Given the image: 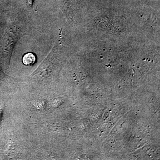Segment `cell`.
I'll return each mask as SVG.
<instances>
[{
	"label": "cell",
	"mask_w": 160,
	"mask_h": 160,
	"mask_svg": "<svg viewBox=\"0 0 160 160\" xmlns=\"http://www.w3.org/2000/svg\"><path fill=\"white\" fill-rule=\"evenodd\" d=\"M26 4L29 6H32L33 2V0H25Z\"/></svg>",
	"instance_id": "7a4b0ae2"
},
{
	"label": "cell",
	"mask_w": 160,
	"mask_h": 160,
	"mask_svg": "<svg viewBox=\"0 0 160 160\" xmlns=\"http://www.w3.org/2000/svg\"><path fill=\"white\" fill-rule=\"evenodd\" d=\"M35 55L32 52L26 53L23 58V62L26 66H32L35 62Z\"/></svg>",
	"instance_id": "6da1fadb"
}]
</instances>
